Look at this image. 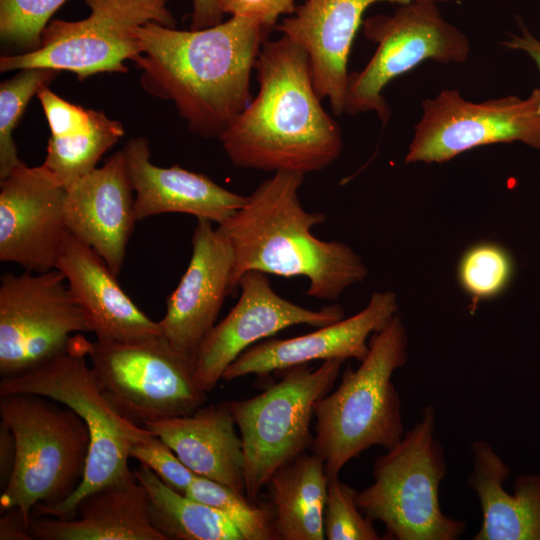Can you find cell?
<instances>
[{"instance_id": "obj_1", "label": "cell", "mask_w": 540, "mask_h": 540, "mask_svg": "<svg viewBox=\"0 0 540 540\" xmlns=\"http://www.w3.org/2000/svg\"><path fill=\"white\" fill-rule=\"evenodd\" d=\"M269 32L240 16L189 31L149 22L135 31L141 86L172 101L192 132L218 138L250 103L251 72Z\"/></svg>"}, {"instance_id": "obj_2", "label": "cell", "mask_w": 540, "mask_h": 540, "mask_svg": "<svg viewBox=\"0 0 540 540\" xmlns=\"http://www.w3.org/2000/svg\"><path fill=\"white\" fill-rule=\"evenodd\" d=\"M255 68L256 97L218 136L238 168L321 171L343 148L337 122L323 109L306 51L289 37L266 40Z\"/></svg>"}, {"instance_id": "obj_3", "label": "cell", "mask_w": 540, "mask_h": 540, "mask_svg": "<svg viewBox=\"0 0 540 540\" xmlns=\"http://www.w3.org/2000/svg\"><path fill=\"white\" fill-rule=\"evenodd\" d=\"M304 174L277 171L263 181L245 204L217 228L234 255L232 291L248 271L308 280L305 294L334 301L361 282L368 269L348 245L312 234L326 216L306 211L298 197Z\"/></svg>"}, {"instance_id": "obj_4", "label": "cell", "mask_w": 540, "mask_h": 540, "mask_svg": "<svg viewBox=\"0 0 540 540\" xmlns=\"http://www.w3.org/2000/svg\"><path fill=\"white\" fill-rule=\"evenodd\" d=\"M408 358V338L398 314L369 339V351L356 369L348 366L337 388L314 407L313 453L328 479L372 446L391 449L404 435L400 396L391 381Z\"/></svg>"}, {"instance_id": "obj_5", "label": "cell", "mask_w": 540, "mask_h": 540, "mask_svg": "<svg viewBox=\"0 0 540 540\" xmlns=\"http://www.w3.org/2000/svg\"><path fill=\"white\" fill-rule=\"evenodd\" d=\"M86 340L81 333L76 334L60 354L0 381V396L24 393L51 398L74 410L90 433L86 470L78 488L63 502L36 505L33 517H74L76 506L86 495L133 474L129 467L131 448L153 434L121 415L107 399L91 368Z\"/></svg>"}, {"instance_id": "obj_6", "label": "cell", "mask_w": 540, "mask_h": 540, "mask_svg": "<svg viewBox=\"0 0 540 540\" xmlns=\"http://www.w3.org/2000/svg\"><path fill=\"white\" fill-rule=\"evenodd\" d=\"M0 416L16 444L14 468L2 489L0 509L17 507L31 522L36 505L63 502L82 482L89 429L70 407L36 394L0 396Z\"/></svg>"}, {"instance_id": "obj_7", "label": "cell", "mask_w": 540, "mask_h": 540, "mask_svg": "<svg viewBox=\"0 0 540 540\" xmlns=\"http://www.w3.org/2000/svg\"><path fill=\"white\" fill-rule=\"evenodd\" d=\"M435 424V409L428 405L400 442L375 459L373 483L357 491L359 509L384 524L388 539L458 540L467 528L440 507L447 463Z\"/></svg>"}, {"instance_id": "obj_8", "label": "cell", "mask_w": 540, "mask_h": 540, "mask_svg": "<svg viewBox=\"0 0 540 540\" xmlns=\"http://www.w3.org/2000/svg\"><path fill=\"white\" fill-rule=\"evenodd\" d=\"M344 360L286 368L282 378L262 393L228 401L244 453L246 497L254 501L274 472L312 446L310 426L316 402L329 393Z\"/></svg>"}, {"instance_id": "obj_9", "label": "cell", "mask_w": 540, "mask_h": 540, "mask_svg": "<svg viewBox=\"0 0 540 540\" xmlns=\"http://www.w3.org/2000/svg\"><path fill=\"white\" fill-rule=\"evenodd\" d=\"M88 17L53 20L44 28L40 45L26 53L0 58L2 72L44 68L69 71L83 80L102 72H127L126 60L141 53L136 29L149 22L174 27L165 0H84Z\"/></svg>"}, {"instance_id": "obj_10", "label": "cell", "mask_w": 540, "mask_h": 540, "mask_svg": "<svg viewBox=\"0 0 540 540\" xmlns=\"http://www.w3.org/2000/svg\"><path fill=\"white\" fill-rule=\"evenodd\" d=\"M86 352L107 399L136 424L190 415L207 400V393L195 383L193 361L162 336L136 341L87 339Z\"/></svg>"}, {"instance_id": "obj_11", "label": "cell", "mask_w": 540, "mask_h": 540, "mask_svg": "<svg viewBox=\"0 0 540 540\" xmlns=\"http://www.w3.org/2000/svg\"><path fill=\"white\" fill-rule=\"evenodd\" d=\"M362 28L377 49L362 70L349 73L345 112H374L383 125L390 109L382 93L392 80L426 60L463 63L470 53L467 36L444 19L435 0H411L392 15L368 17Z\"/></svg>"}, {"instance_id": "obj_12", "label": "cell", "mask_w": 540, "mask_h": 540, "mask_svg": "<svg viewBox=\"0 0 540 540\" xmlns=\"http://www.w3.org/2000/svg\"><path fill=\"white\" fill-rule=\"evenodd\" d=\"M82 332H89L86 318L59 270L1 276V377L39 366Z\"/></svg>"}, {"instance_id": "obj_13", "label": "cell", "mask_w": 540, "mask_h": 540, "mask_svg": "<svg viewBox=\"0 0 540 540\" xmlns=\"http://www.w3.org/2000/svg\"><path fill=\"white\" fill-rule=\"evenodd\" d=\"M521 142L540 151V88L472 102L457 89L422 101L406 163H443L479 146Z\"/></svg>"}, {"instance_id": "obj_14", "label": "cell", "mask_w": 540, "mask_h": 540, "mask_svg": "<svg viewBox=\"0 0 540 540\" xmlns=\"http://www.w3.org/2000/svg\"><path fill=\"white\" fill-rule=\"evenodd\" d=\"M238 289L237 303L205 336L194 357V380L206 393L239 355L262 339L294 325L319 328L344 318L339 305L312 310L281 297L267 274L259 271L246 272Z\"/></svg>"}, {"instance_id": "obj_15", "label": "cell", "mask_w": 540, "mask_h": 540, "mask_svg": "<svg viewBox=\"0 0 540 540\" xmlns=\"http://www.w3.org/2000/svg\"><path fill=\"white\" fill-rule=\"evenodd\" d=\"M66 187L43 166L26 164L0 180V260L26 271L55 269L69 234Z\"/></svg>"}, {"instance_id": "obj_16", "label": "cell", "mask_w": 540, "mask_h": 540, "mask_svg": "<svg viewBox=\"0 0 540 540\" xmlns=\"http://www.w3.org/2000/svg\"><path fill=\"white\" fill-rule=\"evenodd\" d=\"M233 266L229 240L211 221L197 219L189 264L158 321L162 337L192 361L216 324L225 298L233 294Z\"/></svg>"}, {"instance_id": "obj_17", "label": "cell", "mask_w": 540, "mask_h": 540, "mask_svg": "<svg viewBox=\"0 0 540 540\" xmlns=\"http://www.w3.org/2000/svg\"><path fill=\"white\" fill-rule=\"evenodd\" d=\"M397 311L393 292H374L366 307L349 318L305 335L254 344L227 367L222 379L230 381L250 374L264 377L314 360L353 358L361 362L369 351L368 337L382 329Z\"/></svg>"}, {"instance_id": "obj_18", "label": "cell", "mask_w": 540, "mask_h": 540, "mask_svg": "<svg viewBox=\"0 0 540 540\" xmlns=\"http://www.w3.org/2000/svg\"><path fill=\"white\" fill-rule=\"evenodd\" d=\"M133 191L123 150L66 187L69 233L90 246L115 275L137 222Z\"/></svg>"}, {"instance_id": "obj_19", "label": "cell", "mask_w": 540, "mask_h": 540, "mask_svg": "<svg viewBox=\"0 0 540 540\" xmlns=\"http://www.w3.org/2000/svg\"><path fill=\"white\" fill-rule=\"evenodd\" d=\"M411 0H306L275 29L308 54L314 86L327 98L335 116L345 112L347 63L367 8L377 2L406 4Z\"/></svg>"}, {"instance_id": "obj_20", "label": "cell", "mask_w": 540, "mask_h": 540, "mask_svg": "<svg viewBox=\"0 0 540 540\" xmlns=\"http://www.w3.org/2000/svg\"><path fill=\"white\" fill-rule=\"evenodd\" d=\"M122 150L135 192L137 222L154 215L183 213L221 224L247 200L204 174L178 165L163 168L153 164L144 138L130 139Z\"/></svg>"}, {"instance_id": "obj_21", "label": "cell", "mask_w": 540, "mask_h": 540, "mask_svg": "<svg viewBox=\"0 0 540 540\" xmlns=\"http://www.w3.org/2000/svg\"><path fill=\"white\" fill-rule=\"evenodd\" d=\"M55 269L64 275L96 340L136 341L162 336L159 323L133 302L106 262L70 233Z\"/></svg>"}, {"instance_id": "obj_22", "label": "cell", "mask_w": 540, "mask_h": 540, "mask_svg": "<svg viewBox=\"0 0 540 540\" xmlns=\"http://www.w3.org/2000/svg\"><path fill=\"white\" fill-rule=\"evenodd\" d=\"M38 540H167L153 525L146 490L133 474L80 500L74 517L31 518Z\"/></svg>"}, {"instance_id": "obj_23", "label": "cell", "mask_w": 540, "mask_h": 540, "mask_svg": "<svg viewBox=\"0 0 540 540\" xmlns=\"http://www.w3.org/2000/svg\"><path fill=\"white\" fill-rule=\"evenodd\" d=\"M142 426L162 439L196 475L245 494L243 445L228 401Z\"/></svg>"}, {"instance_id": "obj_24", "label": "cell", "mask_w": 540, "mask_h": 540, "mask_svg": "<svg viewBox=\"0 0 540 540\" xmlns=\"http://www.w3.org/2000/svg\"><path fill=\"white\" fill-rule=\"evenodd\" d=\"M473 469L467 479L482 510L473 540H540V473L521 474L514 494L504 489L510 468L483 440L471 445Z\"/></svg>"}, {"instance_id": "obj_25", "label": "cell", "mask_w": 540, "mask_h": 540, "mask_svg": "<svg viewBox=\"0 0 540 540\" xmlns=\"http://www.w3.org/2000/svg\"><path fill=\"white\" fill-rule=\"evenodd\" d=\"M329 479L323 459L301 454L271 476L273 527L278 540H323Z\"/></svg>"}, {"instance_id": "obj_26", "label": "cell", "mask_w": 540, "mask_h": 540, "mask_svg": "<svg viewBox=\"0 0 540 540\" xmlns=\"http://www.w3.org/2000/svg\"><path fill=\"white\" fill-rule=\"evenodd\" d=\"M133 471L146 490L152 523L167 540H244L218 510L172 489L143 464Z\"/></svg>"}, {"instance_id": "obj_27", "label": "cell", "mask_w": 540, "mask_h": 540, "mask_svg": "<svg viewBox=\"0 0 540 540\" xmlns=\"http://www.w3.org/2000/svg\"><path fill=\"white\" fill-rule=\"evenodd\" d=\"M123 135L120 122L92 110L83 126L50 136L42 165L60 185L67 187L94 170L103 154Z\"/></svg>"}, {"instance_id": "obj_28", "label": "cell", "mask_w": 540, "mask_h": 540, "mask_svg": "<svg viewBox=\"0 0 540 540\" xmlns=\"http://www.w3.org/2000/svg\"><path fill=\"white\" fill-rule=\"evenodd\" d=\"M185 495L218 510L230 519L244 540L275 539L271 508L253 504L245 494L214 480L195 475Z\"/></svg>"}, {"instance_id": "obj_29", "label": "cell", "mask_w": 540, "mask_h": 540, "mask_svg": "<svg viewBox=\"0 0 540 540\" xmlns=\"http://www.w3.org/2000/svg\"><path fill=\"white\" fill-rule=\"evenodd\" d=\"M513 272L512 256L506 248L494 242L470 246L457 267L458 282L472 299V310L478 302L503 293L512 280Z\"/></svg>"}, {"instance_id": "obj_30", "label": "cell", "mask_w": 540, "mask_h": 540, "mask_svg": "<svg viewBox=\"0 0 540 540\" xmlns=\"http://www.w3.org/2000/svg\"><path fill=\"white\" fill-rule=\"evenodd\" d=\"M58 71L44 68L21 70L0 85V180L23 162L19 159L13 132L34 95L48 86Z\"/></svg>"}, {"instance_id": "obj_31", "label": "cell", "mask_w": 540, "mask_h": 540, "mask_svg": "<svg viewBox=\"0 0 540 540\" xmlns=\"http://www.w3.org/2000/svg\"><path fill=\"white\" fill-rule=\"evenodd\" d=\"M357 491L339 480H329L323 514V530L328 540H379L373 520L365 516L356 502Z\"/></svg>"}, {"instance_id": "obj_32", "label": "cell", "mask_w": 540, "mask_h": 540, "mask_svg": "<svg viewBox=\"0 0 540 540\" xmlns=\"http://www.w3.org/2000/svg\"><path fill=\"white\" fill-rule=\"evenodd\" d=\"M66 0H0V35L7 43L31 50L51 16Z\"/></svg>"}, {"instance_id": "obj_33", "label": "cell", "mask_w": 540, "mask_h": 540, "mask_svg": "<svg viewBox=\"0 0 540 540\" xmlns=\"http://www.w3.org/2000/svg\"><path fill=\"white\" fill-rule=\"evenodd\" d=\"M130 456L150 468L163 482L182 494L186 493L196 475L154 434L137 441L131 448Z\"/></svg>"}, {"instance_id": "obj_34", "label": "cell", "mask_w": 540, "mask_h": 540, "mask_svg": "<svg viewBox=\"0 0 540 540\" xmlns=\"http://www.w3.org/2000/svg\"><path fill=\"white\" fill-rule=\"evenodd\" d=\"M296 0H219L220 9L231 16L254 20L268 29L275 28L282 15H292Z\"/></svg>"}, {"instance_id": "obj_35", "label": "cell", "mask_w": 540, "mask_h": 540, "mask_svg": "<svg viewBox=\"0 0 540 540\" xmlns=\"http://www.w3.org/2000/svg\"><path fill=\"white\" fill-rule=\"evenodd\" d=\"M0 519L1 540H32L30 522L25 519L17 507L2 512Z\"/></svg>"}, {"instance_id": "obj_36", "label": "cell", "mask_w": 540, "mask_h": 540, "mask_svg": "<svg viewBox=\"0 0 540 540\" xmlns=\"http://www.w3.org/2000/svg\"><path fill=\"white\" fill-rule=\"evenodd\" d=\"M191 30L205 29L222 22L219 0H192Z\"/></svg>"}, {"instance_id": "obj_37", "label": "cell", "mask_w": 540, "mask_h": 540, "mask_svg": "<svg viewBox=\"0 0 540 540\" xmlns=\"http://www.w3.org/2000/svg\"><path fill=\"white\" fill-rule=\"evenodd\" d=\"M16 456L15 438L8 425L0 423V477L1 489L8 483L12 474Z\"/></svg>"}, {"instance_id": "obj_38", "label": "cell", "mask_w": 540, "mask_h": 540, "mask_svg": "<svg viewBox=\"0 0 540 540\" xmlns=\"http://www.w3.org/2000/svg\"><path fill=\"white\" fill-rule=\"evenodd\" d=\"M503 46L524 52L534 62L540 72V34L539 37L534 36L530 30L520 24L518 34H512L510 38L502 43Z\"/></svg>"}, {"instance_id": "obj_39", "label": "cell", "mask_w": 540, "mask_h": 540, "mask_svg": "<svg viewBox=\"0 0 540 540\" xmlns=\"http://www.w3.org/2000/svg\"><path fill=\"white\" fill-rule=\"evenodd\" d=\"M165 1H168V0H165Z\"/></svg>"}]
</instances>
